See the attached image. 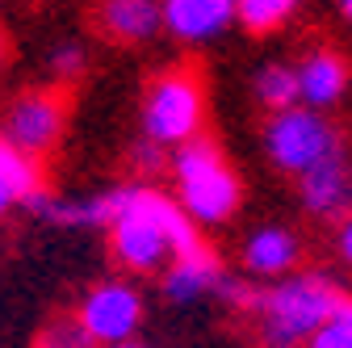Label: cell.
<instances>
[{
  "mask_svg": "<svg viewBox=\"0 0 352 348\" xmlns=\"http://www.w3.org/2000/svg\"><path fill=\"white\" fill-rule=\"evenodd\" d=\"M294 9H298V0H235V17H239L252 34L277 30Z\"/></svg>",
  "mask_w": 352,
  "mask_h": 348,
  "instance_id": "cell-15",
  "label": "cell"
},
{
  "mask_svg": "<svg viewBox=\"0 0 352 348\" xmlns=\"http://www.w3.org/2000/svg\"><path fill=\"white\" fill-rule=\"evenodd\" d=\"M0 59H5V42H0Z\"/></svg>",
  "mask_w": 352,
  "mask_h": 348,
  "instance_id": "cell-24",
  "label": "cell"
},
{
  "mask_svg": "<svg viewBox=\"0 0 352 348\" xmlns=\"http://www.w3.org/2000/svg\"><path fill=\"white\" fill-rule=\"evenodd\" d=\"M340 302H348L327 277L319 273H302L285 285H277L273 294H264L260 311H264V327H269V340L273 344H294V340H306Z\"/></svg>",
  "mask_w": 352,
  "mask_h": 348,
  "instance_id": "cell-3",
  "label": "cell"
},
{
  "mask_svg": "<svg viewBox=\"0 0 352 348\" xmlns=\"http://www.w3.org/2000/svg\"><path fill=\"white\" fill-rule=\"evenodd\" d=\"M235 17V0H164L160 21L185 42H210Z\"/></svg>",
  "mask_w": 352,
  "mask_h": 348,
  "instance_id": "cell-8",
  "label": "cell"
},
{
  "mask_svg": "<svg viewBox=\"0 0 352 348\" xmlns=\"http://www.w3.org/2000/svg\"><path fill=\"white\" fill-rule=\"evenodd\" d=\"M176 177H181V206L193 223H223L239 206V181L223 164L210 139L189 135L176 151Z\"/></svg>",
  "mask_w": 352,
  "mask_h": 348,
  "instance_id": "cell-2",
  "label": "cell"
},
{
  "mask_svg": "<svg viewBox=\"0 0 352 348\" xmlns=\"http://www.w3.org/2000/svg\"><path fill=\"white\" fill-rule=\"evenodd\" d=\"M9 206H13V193H9V189H5V185H0V214H5V210H9Z\"/></svg>",
  "mask_w": 352,
  "mask_h": 348,
  "instance_id": "cell-22",
  "label": "cell"
},
{
  "mask_svg": "<svg viewBox=\"0 0 352 348\" xmlns=\"http://www.w3.org/2000/svg\"><path fill=\"white\" fill-rule=\"evenodd\" d=\"M256 93L264 105H273V109H285L298 101V80L289 67H264L260 80H256Z\"/></svg>",
  "mask_w": 352,
  "mask_h": 348,
  "instance_id": "cell-16",
  "label": "cell"
},
{
  "mask_svg": "<svg viewBox=\"0 0 352 348\" xmlns=\"http://www.w3.org/2000/svg\"><path fill=\"white\" fill-rule=\"evenodd\" d=\"M340 256H344V260L352 256V231H348V227H340Z\"/></svg>",
  "mask_w": 352,
  "mask_h": 348,
  "instance_id": "cell-21",
  "label": "cell"
},
{
  "mask_svg": "<svg viewBox=\"0 0 352 348\" xmlns=\"http://www.w3.org/2000/svg\"><path fill=\"white\" fill-rule=\"evenodd\" d=\"M93 344L97 340L84 331L80 319H55V323H47V331L38 340V348H93Z\"/></svg>",
  "mask_w": 352,
  "mask_h": 348,
  "instance_id": "cell-18",
  "label": "cell"
},
{
  "mask_svg": "<svg viewBox=\"0 0 352 348\" xmlns=\"http://www.w3.org/2000/svg\"><path fill=\"white\" fill-rule=\"evenodd\" d=\"M302 202L311 214H344L348 210V168L340 151H327L311 168H302Z\"/></svg>",
  "mask_w": 352,
  "mask_h": 348,
  "instance_id": "cell-9",
  "label": "cell"
},
{
  "mask_svg": "<svg viewBox=\"0 0 352 348\" xmlns=\"http://www.w3.org/2000/svg\"><path fill=\"white\" fill-rule=\"evenodd\" d=\"M243 260H248L252 273H285L298 265V239L285 227H264L248 239Z\"/></svg>",
  "mask_w": 352,
  "mask_h": 348,
  "instance_id": "cell-13",
  "label": "cell"
},
{
  "mask_svg": "<svg viewBox=\"0 0 352 348\" xmlns=\"http://www.w3.org/2000/svg\"><path fill=\"white\" fill-rule=\"evenodd\" d=\"M306 340H311V348H352V311H348V302H340Z\"/></svg>",
  "mask_w": 352,
  "mask_h": 348,
  "instance_id": "cell-17",
  "label": "cell"
},
{
  "mask_svg": "<svg viewBox=\"0 0 352 348\" xmlns=\"http://www.w3.org/2000/svg\"><path fill=\"white\" fill-rule=\"evenodd\" d=\"M0 185L13 193V202L25 197L30 189H38V164H34V155L21 151V147H13L9 139H0Z\"/></svg>",
  "mask_w": 352,
  "mask_h": 348,
  "instance_id": "cell-14",
  "label": "cell"
},
{
  "mask_svg": "<svg viewBox=\"0 0 352 348\" xmlns=\"http://www.w3.org/2000/svg\"><path fill=\"white\" fill-rule=\"evenodd\" d=\"M109 227L118 260L135 273H155L168 256L197 248V227L185 206H176L155 189H130L126 206L109 219Z\"/></svg>",
  "mask_w": 352,
  "mask_h": 348,
  "instance_id": "cell-1",
  "label": "cell"
},
{
  "mask_svg": "<svg viewBox=\"0 0 352 348\" xmlns=\"http://www.w3.org/2000/svg\"><path fill=\"white\" fill-rule=\"evenodd\" d=\"M214 285H218V260L201 243L176 256V265L168 269V281H164V290H168L172 302H193L197 294H206Z\"/></svg>",
  "mask_w": 352,
  "mask_h": 348,
  "instance_id": "cell-12",
  "label": "cell"
},
{
  "mask_svg": "<svg viewBox=\"0 0 352 348\" xmlns=\"http://www.w3.org/2000/svg\"><path fill=\"white\" fill-rule=\"evenodd\" d=\"M109 348H139V344H126V340H118V344H109Z\"/></svg>",
  "mask_w": 352,
  "mask_h": 348,
  "instance_id": "cell-23",
  "label": "cell"
},
{
  "mask_svg": "<svg viewBox=\"0 0 352 348\" xmlns=\"http://www.w3.org/2000/svg\"><path fill=\"white\" fill-rule=\"evenodd\" d=\"M277 348H294V344H277Z\"/></svg>",
  "mask_w": 352,
  "mask_h": 348,
  "instance_id": "cell-25",
  "label": "cell"
},
{
  "mask_svg": "<svg viewBox=\"0 0 352 348\" xmlns=\"http://www.w3.org/2000/svg\"><path fill=\"white\" fill-rule=\"evenodd\" d=\"M294 80H298V97H302L306 105L323 109V105H336V101L344 97V80H348V72H344V59H340V55L315 51L311 59H306V63L294 72Z\"/></svg>",
  "mask_w": 352,
  "mask_h": 348,
  "instance_id": "cell-10",
  "label": "cell"
},
{
  "mask_svg": "<svg viewBox=\"0 0 352 348\" xmlns=\"http://www.w3.org/2000/svg\"><path fill=\"white\" fill-rule=\"evenodd\" d=\"M264 147L273 164L285 172H302L327 151H336V130L319 118V109H277V118L264 130Z\"/></svg>",
  "mask_w": 352,
  "mask_h": 348,
  "instance_id": "cell-5",
  "label": "cell"
},
{
  "mask_svg": "<svg viewBox=\"0 0 352 348\" xmlns=\"http://www.w3.org/2000/svg\"><path fill=\"white\" fill-rule=\"evenodd\" d=\"M51 67H55L59 80H76V76L84 72V51H80V47H63V51H55Z\"/></svg>",
  "mask_w": 352,
  "mask_h": 348,
  "instance_id": "cell-20",
  "label": "cell"
},
{
  "mask_svg": "<svg viewBox=\"0 0 352 348\" xmlns=\"http://www.w3.org/2000/svg\"><path fill=\"white\" fill-rule=\"evenodd\" d=\"M201 80L193 76V67H176L168 76H160L147 93V109H143V126L147 139L168 147V143H185L189 135L201 130Z\"/></svg>",
  "mask_w": 352,
  "mask_h": 348,
  "instance_id": "cell-4",
  "label": "cell"
},
{
  "mask_svg": "<svg viewBox=\"0 0 352 348\" xmlns=\"http://www.w3.org/2000/svg\"><path fill=\"white\" fill-rule=\"evenodd\" d=\"M63 126H67V101L59 93H25L9 105L5 113V139L30 155H42L51 151L59 139H63Z\"/></svg>",
  "mask_w": 352,
  "mask_h": 348,
  "instance_id": "cell-6",
  "label": "cell"
},
{
  "mask_svg": "<svg viewBox=\"0 0 352 348\" xmlns=\"http://www.w3.org/2000/svg\"><path fill=\"white\" fill-rule=\"evenodd\" d=\"M143 319V302L139 294L130 290V285H97L93 294L84 298V307H80V323L84 331L93 336V340H105V344H118V340H130L135 336Z\"/></svg>",
  "mask_w": 352,
  "mask_h": 348,
  "instance_id": "cell-7",
  "label": "cell"
},
{
  "mask_svg": "<svg viewBox=\"0 0 352 348\" xmlns=\"http://www.w3.org/2000/svg\"><path fill=\"white\" fill-rule=\"evenodd\" d=\"M218 285H223V294H227L231 302H239L243 311H260V302H264V294H260V290H252L248 281H223V277H218Z\"/></svg>",
  "mask_w": 352,
  "mask_h": 348,
  "instance_id": "cell-19",
  "label": "cell"
},
{
  "mask_svg": "<svg viewBox=\"0 0 352 348\" xmlns=\"http://www.w3.org/2000/svg\"><path fill=\"white\" fill-rule=\"evenodd\" d=\"M101 25L113 42H143L164 25L160 21V0H105Z\"/></svg>",
  "mask_w": 352,
  "mask_h": 348,
  "instance_id": "cell-11",
  "label": "cell"
}]
</instances>
